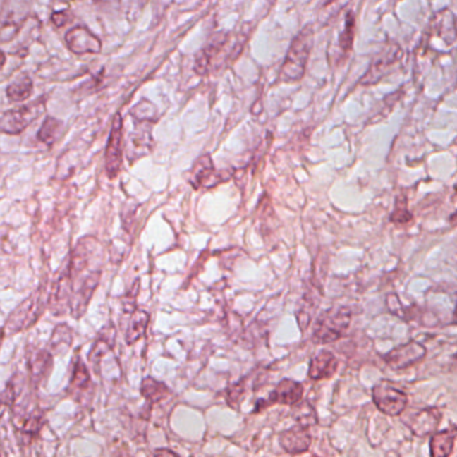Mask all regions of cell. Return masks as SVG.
Masks as SVG:
<instances>
[{"label": "cell", "instance_id": "44dd1931", "mask_svg": "<svg viewBox=\"0 0 457 457\" xmlns=\"http://www.w3.org/2000/svg\"><path fill=\"white\" fill-rule=\"evenodd\" d=\"M147 123V122H145ZM142 125L144 128L135 129L132 135L129 137V144H128V159L129 162H135L144 156L150 153L152 147H153V138L150 135V129L147 128V125Z\"/></svg>", "mask_w": 457, "mask_h": 457}, {"label": "cell", "instance_id": "f35d334b", "mask_svg": "<svg viewBox=\"0 0 457 457\" xmlns=\"http://www.w3.org/2000/svg\"><path fill=\"white\" fill-rule=\"evenodd\" d=\"M6 61H7V56L0 50V70L6 65Z\"/></svg>", "mask_w": 457, "mask_h": 457}, {"label": "cell", "instance_id": "277c9868", "mask_svg": "<svg viewBox=\"0 0 457 457\" xmlns=\"http://www.w3.org/2000/svg\"><path fill=\"white\" fill-rule=\"evenodd\" d=\"M46 109V97H39L28 105L7 110L0 117V132L6 135H20L28 126L41 117Z\"/></svg>", "mask_w": 457, "mask_h": 457}, {"label": "cell", "instance_id": "484cf974", "mask_svg": "<svg viewBox=\"0 0 457 457\" xmlns=\"http://www.w3.org/2000/svg\"><path fill=\"white\" fill-rule=\"evenodd\" d=\"M293 406L294 408H293L291 415L298 425H302L309 429L310 427H314L318 424L317 412L311 403L307 401H303V403L299 401V403H294Z\"/></svg>", "mask_w": 457, "mask_h": 457}, {"label": "cell", "instance_id": "9a60e30c", "mask_svg": "<svg viewBox=\"0 0 457 457\" xmlns=\"http://www.w3.org/2000/svg\"><path fill=\"white\" fill-rule=\"evenodd\" d=\"M441 421V412L437 408H427L416 412L408 421V427L417 437L430 436Z\"/></svg>", "mask_w": 457, "mask_h": 457}, {"label": "cell", "instance_id": "836d02e7", "mask_svg": "<svg viewBox=\"0 0 457 457\" xmlns=\"http://www.w3.org/2000/svg\"><path fill=\"white\" fill-rule=\"evenodd\" d=\"M140 281L135 279L130 291L125 295L122 303H123V311L128 312V314H132L137 307H135V299H137V295H138V290H140Z\"/></svg>", "mask_w": 457, "mask_h": 457}, {"label": "cell", "instance_id": "2e32d148", "mask_svg": "<svg viewBox=\"0 0 457 457\" xmlns=\"http://www.w3.org/2000/svg\"><path fill=\"white\" fill-rule=\"evenodd\" d=\"M303 385L293 379H282L276 388L269 393V405L281 403V405H294L302 401L303 398Z\"/></svg>", "mask_w": 457, "mask_h": 457}, {"label": "cell", "instance_id": "74e56055", "mask_svg": "<svg viewBox=\"0 0 457 457\" xmlns=\"http://www.w3.org/2000/svg\"><path fill=\"white\" fill-rule=\"evenodd\" d=\"M156 456H177L173 451H169V449H159L154 452Z\"/></svg>", "mask_w": 457, "mask_h": 457}, {"label": "cell", "instance_id": "f1b7e54d", "mask_svg": "<svg viewBox=\"0 0 457 457\" xmlns=\"http://www.w3.org/2000/svg\"><path fill=\"white\" fill-rule=\"evenodd\" d=\"M354 35H355V18H354V14L350 11L345 19V28H343L342 34L339 35V49L342 50L343 54L346 55L351 51Z\"/></svg>", "mask_w": 457, "mask_h": 457}, {"label": "cell", "instance_id": "d6a6232c", "mask_svg": "<svg viewBox=\"0 0 457 457\" xmlns=\"http://www.w3.org/2000/svg\"><path fill=\"white\" fill-rule=\"evenodd\" d=\"M244 393H245V379H242V381L231 385L227 390V394H226L229 405L236 406L238 403H240Z\"/></svg>", "mask_w": 457, "mask_h": 457}, {"label": "cell", "instance_id": "3957f363", "mask_svg": "<svg viewBox=\"0 0 457 457\" xmlns=\"http://www.w3.org/2000/svg\"><path fill=\"white\" fill-rule=\"evenodd\" d=\"M351 322V310L346 306L326 310L318 317L312 331V341L315 343L336 342L349 329Z\"/></svg>", "mask_w": 457, "mask_h": 457}, {"label": "cell", "instance_id": "e575fe53", "mask_svg": "<svg viewBox=\"0 0 457 457\" xmlns=\"http://www.w3.org/2000/svg\"><path fill=\"white\" fill-rule=\"evenodd\" d=\"M147 0H129V6H128V18L129 20H135L137 16L142 11V8L145 7Z\"/></svg>", "mask_w": 457, "mask_h": 457}, {"label": "cell", "instance_id": "8fae6325", "mask_svg": "<svg viewBox=\"0 0 457 457\" xmlns=\"http://www.w3.org/2000/svg\"><path fill=\"white\" fill-rule=\"evenodd\" d=\"M65 42L68 50L75 55L99 54L102 50V42L89 28L83 26L70 28Z\"/></svg>", "mask_w": 457, "mask_h": 457}, {"label": "cell", "instance_id": "60d3db41", "mask_svg": "<svg viewBox=\"0 0 457 457\" xmlns=\"http://www.w3.org/2000/svg\"><path fill=\"white\" fill-rule=\"evenodd\" d=\"M269 3H274V0H269Z\"/></svg>", "mask_w": 457, "mask_h": 457}, {"label": "cell", "instance_id": "603a6c76", "mask_svg": "<svg viewBox=\"0 0 457 457\" xmlns=\"http://www.w3.org/2000/svg\"><path fill=\"white\" fill-rule=\"evenodd\" d=\"M149 321H150V317H149L148 312L144 310L135 309L130 314V321H129L126 333H125V341L128 345H133L145 336Z\"/></svg>", "mask_w": 457, "mask_h": 457}, {"label": "cell", "instance_id": "7a4b0ae2", "mask_svg": "<svg viewBox=\"0 0 457 457\" xmlns=\"http://www.w3.org/2000/svg\"><path fill=\"white\" fill-rule=\"evenodd\" d=\"M314 43V30L311 26L303 28L291 43L281 68V80L287 83L300 81L306 73L310 53Z\"/></svg>", "mask_w": 457, "mask_h": 457}, {"label": "cell", "instance_id": "4dcf8cb0", "mask_svg": "<svg viewBox=\"0 0 457 457\" xmlns=\"http://www.w3.org/2000/svg\"><path fill=\"white\" fill-rule=\"evenodd\" d=\"M413 219V215L408 209V202L405 197H397L393 214L390 215V221L396 224H405Z\"/></svg>", "mask_w": 457, "mask_h": 457}, {"label": "cell", "instance_id": "d590c367", "mask_svg": "<svg viewBox=\"0 0 457 457\" xmlns=\"http://www.w3.org/2000/svg\"><path fill=\"white\" fill-rule=\"evenodd\" d=\"M71 19H73V14L68 10L56 11V13L51 15V22L54 23L55 28H63L65 25H68Z\"/></svg>", "mask_w": 457, "mask_h": 457}, {"label": "cell", "instance_id": "5b68a950", "mask_svg": "<svg viewBox=\"0 0 457 457\" xmlns=\"http://www.w3.org/2000/svg\"><path fill=\"white\" fill-rule=\"evenodd\" d=\"M377 408L388 416H400L408 405V396L389 381H381L372 391Z\"/></svg>", "mask_w": 457, "mask_h": 457}, {"label": "cell", "instance_id": "d6986e66", "mask_svg": "<svg viewBox=\"0 0 457 457\" xmlns=\"http://www.w3.org/2000/svg\"><path fill=\"white\" fill-rule=\"evenodd\" d=\"M31 382L35 386H39L42 382L49 377L53 369V353L49 350H38L32 354L28 361Z\"/></svg>", "mask_w": 457, "mask_h": 457}, {"label": "cell", "instance_id": "ab89813d", "mask_svg": "<svg viewBox=\"0 0 457 457\" xmlns=\"http://www.w3.org/2000/svg\"><path fill=\"white\" fill-rule=\"evenodd\" d=\"M3 336H4V329L0 327V346H1V343H3Z\"/></svg>", "mask_w": 457, "mask_h": 457}, {"label": "cell", "instance_id": "7c38bea8", "mask_svg": "<svg viewBox=\"0 0 457 457\" xmlns=\"http://www.w3.org/2000/svg\"><path fill=\"white\" fill-rule=\"evenodd\" d=\"M229 43L228 34L224 32H217L215 34L207 46L202 49L199 54L196 55L195 59V71L199 75H207L212 68L216 65V61L223 51L226 50L227 44Z\"/></svg>", "mask_w": 457, "mask_h": 457}, {"label": "cell", "instance_id": "52a82bcc", "mask_svg": "<svg viewBox=\"0 0 457 457\" xmlns=\"http://www.w3.org/2000/svg\"><path fill=\"white\" fill-rule=\"evenodd\" d=\"M403 56V50L398 44L386 46L370 63V68L365 73L361 83L367 86V85H374L377 82L381 81L401 62Z\"/></svg>", "mask_w": 457, "mask_h": 457}, {"label": "cell", "instance_id": "1f68e13d", "mask_svg": "<svg viewBox=\"0 0 457 457\" xmlns=\"http://www.w3.org/2000/svg\"><path fill=\"white\" fill-rule=\"evenodd\" d=\"M42 425H43V416L41 412L31 413V416L28 417V420L22 427V433L28 437H34L42 429Z\"/></svg>", "mask_w": 457, "mask_h": 457}, {"label": "cell", "instance_id": "d4e9b609", "mask_svg": "<svg viewBox=\"0 0 457 457\" xmlns=\"http://www.w3.org/2000/svg\"><path fill=\"white\" fill-rule=\"evenodd\" d=\"M141 394L149 403H156L166 398L171 394V390L164 382L147 377L141 384Z\"/></svg>", "mask_w": 457, "mask_h": 457}, {"label": "cell", "instance_id": "9c48e42d", "mask_svg": "<svg viewBox=\"0 0 457 457\" xmlns=\"http://www.w3.org/2000/svg\"><path fill=\"white\" fill-rule=\"evenodd\" d=\"M427 355V349L417 341H409L382 355V360L393 370H405L420 362Z\"/></svg>", "mask_w": 457, "mask_h": 457}, {"label": "cell", "instance_id": "8992f818", "mask_svg": "<svg viewBox=\"0 0 457 457\" xmlns=\"http://www.w3.org/2000/svg\"><path fill=\"white\" fill-rule=\"evenodd\" d=\"M122 153H123V120L121 114L117 113L111 122L108 145L105 150L106 175L111 180L116 178L121 171Z\"/></svg>", "mask_w": 457, "mask_h": 457}, {"label": "cell", "instance_id": "4316f807", "mask_svg": "<svg viewBox=\"0 0 457 457\" xmlns=\"http://www.w3.org/2000/svg\"><path fill=\"white\" fill-rule=\"evenodd\" d=\"M62 128H63V122L56 120L54 117H46L37 137L41 142L46 144L47 147H51L56 141L58 135L62 133Z\"/></svg>", "mask_w": 457, "mask_h": 457}, {"label": "cell", "instance_id": "4fadbf2b", "mask_svg": "<svg viewBox=\"0 0 457 457\" xmlns=\"http://www.w3.org/2000/svg\"><path fill=\"white\" fill-rule=\"evenodd\" d=\"M99 281H101V271L97 269L90 272V275L83 281L81 286L77 290H74L70 302V314L74 319H81L82 315L86 312V309L99 284Z\"/></svg>", "mask_w": 457, "mask_h": 457}, {"label": "cell", "instance_id": "5bb4252c", "mask_svg": "<svg viewBox=\"0 0 457 457\" xmlns=\"http://www.w3.org/2000/svg\"><path fill=\"white\" fill-rule=\"evenodd\" d=\"M312 443L309 430L302 425H294L290 429H286L279 436V444L290 455H300L307 452Z\"/></svg>", "mask_w": 457, "mask_h": 457}, {"label": "cell", "instance_id": "8d00e7d4", "mask_svg": "<svg viewBox=\"0 0 457 457\" xmlns=\"http://www.w3.org/2000/svg\"><path fill=\"white\" fill-rule=\"evenodd\" d=\"M95 4L104 6V7H110V8H117L121 3V0H93Z\"/></svg>", "mask_w": 457, "mask_h": 457}, {"label": "cell", "instance_id": "f546056e", "mask_svg": "<svg viewBox=\"0 0 457 457\" xmlns=\"http://www.w3.org/2000/svg\"><path fill=\"white\" fill-rule=\"evenodd\" d=\"M22 382H23L22 376L16 373V374H15V376L8 381L6 389H4L3 394H1V397H0V403H4V405H14L16 398L19 397V394H20V391H22V388H23Z\"/></svg>", "mask_w": 457, "mask_h": 457}, {"label": "cell", "instance_id": "ffe728a7", "mask_svg": "<svg viewBox=\"0 0 457 457\" xmlns=\"http://www.w3.org/2000/svg\"><path fill=\"white\" fill-rule=\"evenodd\" d=\"M338 360L336 355L329 351V350H322L318 353L310 362L309 377L311 379L319 381L324 378H330L336 374L338 369Z\"/></svg>", "mask_w": 457, "mask_h": 457}, {"label": "cell", "instance_id": "6da1fadb", "mask_svg": "<svg viewBox=\"0 0 457 457\" xmlns=\"http://www.w3.org/2000/svg\"><path fill=\"white\" fill-rule=\"evenodd\" d=\"M49 302V290L47 284L41 286L23 300L16 309L10 314L4 324V333L7 334H18L20 331H26L31 329L35 323L39 321Z\"/></svg>", "mask_w": 457, "mask_h": 457}, {"label": "cell", "instance_id": "ba28073f", "mask_svg": "<svg viewBox=\"0 0 457 457\" xmlns=\"http://www.w3.org/2000/svg\"><path fill=\"white\" fill-rule=\"evenodd\" d=\"M227 180H229L228 173L217 172L209 154L199 157L193 164L189 175V183L195 189L214 188Z\"/></svg>", "mask_w": 457, "mask_h": 457}, {"label": "cell", "instance_id": "ac0fdd59", "mask_svg": "<svg viewBox=\"0 0 457 457\" xmlns=\"http://www.w3.org/2000/svg\"><path fill=\"white\" fill-rule=\"evenodd\" d=\"M68 393L77 400L81 401L87 396V393H92V378L89 374L87 367L82 362L81 358L77 357L73 369V376L70 379Z\"/></svg>", "mask_w": 457, "mask_h": 457}, {"label": "cell", "instance_id": "7402d4cb", "mask_svg": "<svg viewBox=\"0 0 457 457\" xmlns=\"http://www.w3.org/2000/svg\"><path fill=\"white\" fill-rule=\"evenodd\" d=\"M456 439V428L452 427L451 429L433 432L430 439V455L433 457L449 456L453 451Z\"/></svg>", "mask_w": 457, "mask_h": 457}, {"label": "cell", "instance_id": "30bf717a", "mask_svg": "<svg viewBox=\"0 0 457 457\" xmlns=\"http://www.w3.org/2000/svg\"><path fill=\"white\" fill-rule=\"evenodd\" d=\"M74 276L68 266L65 267L63 272L56 278L53 291L49 294L47 306L51 310L54 315H63L66 314L68 307H70L71 296L74 293Z\"/></svg>", "mask_w": 457, "mask_h": 457}, {"label": "cell", "instance_id": "e0dca14e", "mask_svg": "<svg viewBox=\"0 0 457 457\" xmlns=\"http://www.w3.org/2000/svg\"><path fill=\"white\" fill-rule=\"evenodd\" d=\"M30 6V0H6L1 14L4 30H11V35H14L19 25L25 20L26 15L28 14Z\"/></svg>", "mask_w": 457, "mask_h": 457}, {"label": "cell", "instance_id": "cb8c5ba5", "mask_svg": "<svg viewBox=\"0 0 457 457\" xmlns=\"http://www.w3.org/2000/svg\"><path fill=\"white\" fill-rule=\"evenodd\" d=\"M32 90H34L32 80L28 77V74H20L7 86L6 95L8 97V99L13 102H22L31 97Z\"/></svg>", "mask_w": 457, "mask_h": 457}, {"label": "cell", "instance_id": "83f0119b", "mask_svg": "<svg viewBox=\"0 0 457 457\" xmlns=\"http://www.w3.org/2000/svg\"><path fill=\"white\" fill-rule=\"evenodd\" d=\"M73 342V331L66 324H59L53 333V336L50 339V348L55 353L63 351L68 349V346Z\"/></svg>", "mask_w": 457, "mask_h": 457}]
</instances>
